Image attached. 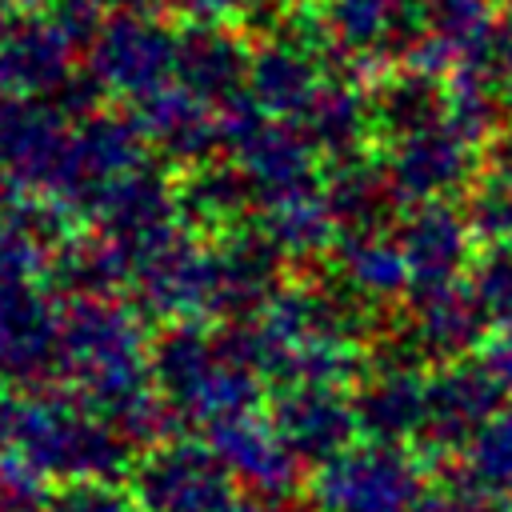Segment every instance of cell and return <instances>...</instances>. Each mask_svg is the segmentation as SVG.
Listing matches in <instances>:
<instances>
[{
    "label": "cell",
    "mask_w": 512,
    "mask_h": 512,
    "mask_svg": "<svg viewBox=\"0 0 512 512\" xmlns=\"http://www.w3.org/2000/svg\"><path fill=\"white\" fill-rule=\"evenodd\" d=\"M472 228L468 216H456L440 204H432L428 212H420L408 228V244H404V264L408 276L416 280V288H444L456 284V276L472 264Z\"/></svg>",
    "instance_id": "30bf717a"
},
{
    "label": "cell",
    "mask_w": 512,
    "mask_h": 512,
    "mask_svg": "<svg viewBox=\"0 0 512 512\" xmlns=\"http://www.w3.org/2000/svg\"><path fill=\"white\" fill-rule=\"evenodd\" d=\"M460 464L504 504H512V404H504L468 444Z\"/></svg>",
    "instance_id": "4fadbf2b"
},
{
    "label": "cell",
    "mask_w": 512,
    "mask_h": 512,
    "mask_svg": "<svg viewBox=\"0 0 512 512\" xmlns=\"http://www.w3.org/2000/svg\"><path fill=\"white\" fill-rule=\"evenodd\" d=\"M508 512H512V508H508Z\"/></svg>",
    "instance_id": "44dd1931"
},
{
    "label": "cell",
    "mask_w": 512,
    "mask_h": 512,
    "mask_svg": "<svg viewBox=\"0 0 512 512\" xmlns=\"http://www.w3.org/2000/svg\"><path fill=\"white\" fill-rule=\"evenodd\" d=\"M48 512H144V504L116 480H76L52 496Z\"/></svg>",
    "instance_id": "e0dca14e"
},
{
    "label": "cell",
    "mask_w": 512,
    "mask_h": 512,
    "mask_svg": "<svg viewBox=\"0 0 512 512\" xmlns=\"http://www.w3.org/2000/svg\"><path fill=\"white\" fill-rule=\"evenodd\" d=\"M256 368V344L208 348L200 340H172L156 356V392L164 396L172 420L212 428L236 412L256 408Z\"/></svg>",
    "instance_id": "3957f363"
},
{
    "label": "cell",
    "mask_w": 512,
    "mask_h": 512,
    "mask_svg": "<svg viewBox=\"0 0 512 512\" xmlns=\"http://www.w3.org/2000/svg\"><path fill=\"white\" fill-rule=\"evenodd\" d=\"M48 476L24 456L4 452L0 456V512H48Z\"/></svg>",
    "instance_id": "2e32d148"
},
{
    "label": "cell",
    "mask_w": 512,
    "mask_h": 512,
    "mask_svg": "<svg viewBox=\"0 0 512 512\" xmlns=\"http://www.w3.org/2000/svg\"><path fill=\"white\" fill-rule=\"evenodd\" d=\"M128 440L88 400L20 396L16 452H24L48 480H116L128 464Z\"/></svg>",
    "instance_id": "6da1fadb"
},
{
    "label": "cell",
    "mask_w": 512,
    "mask_h": 512,
    "mask_svg": "<svg viewBox=\"0 0 512 512\" xmlns=\"http://www.w3.org/2000/svg\"><path fill=\"white\" fill-rule=\"evenodd\" d=\"M464 216L480 248H512V164L488 160L476 172Z\"/></svg>",
    "instance_id": "7c38bea8"
},
{
    "label": "cell",
    "mask_w": 512,
    "mask_h": 512,
    "mask_svg": "<svg viewBox=\"0 0 512 512\" xmlns=\"http://www.w3.org/2000/svg\"><path fill=\"white\" fill-rule=\"evenodd\" d=\"M472 288L492 316V328L512 324V248H480L472 260Z\"/></svg>",
    "instance_id": "9a60e30c"
},
{
    "label": "cell",
    "mask_w": 512,
    "mask_h": 512,
    "mask_svg": "<svg viewBox=\"0 0 512 512\" xmlns=\"http://www.w3.org/2000/svg\"><path fill=\"white\" fill-rule=\"evenodd\" d=\"M132 492L140 496L144 512H268L264 500L244 496L212 444L192 440L152 444L136 468Z\"/></svg>",
    "instance_id": "277c9868"
},
{
    "label": "cell",
    "mask_w": 512,
    "mask_h": 512,
    "mask_svg": "<svg viewBox=\"0 0 512 512\" xmlns=\"http://www.w3.org/2000/svg\"><path fill=\"white\" fill-rule=\"evenodd\" d=\"M512 504H504L500 496H492L460 460L452 468H440L424 492L420 512H508Z\"/></svg>",
    "instance_id": "5bb4252c"
},
{
    "label": "cell",
    "mask_w": 512,
    "mask_h": 512,
    "mask_svg": "<svg viewBox=\"0 0 512 512\" xmlns=\"http://www.w3.org/2000/svg\"><path fill=\"white\" fill-rule=\"evenodd\" d=\"M424 404H428V376H420V360L404 352L384 368H376L368 384L356 392L360 432L368 440H388V444L420 440Z\"/></svg>",
    "instance_id": "9c48e42d"
},
{
    "label": "cell",
    "mask_w": 512,
    "mask_h": 512,
    "mask_svg": "<svg viewBox=\"0 0 512 512\" xmlns=\"http://www.w3.org/2000/svg\"><path fill=\"white\" fill-rule=\"evenodd\" d=\"M492 56L512 68V0H496V20H492Z\"/></svg>",
    "instance_id": "d6986e66"
},
{
    "label": "cell",
    "mask_w": 512,
    "mask_h": 512,
    "mask_svg": "<svg viewBox=\"0 0 512 512\" xmlns=\"http://www.w3.org/2000/svg\"><path fill=\"white\" fill-rule=\"evenodd\" d=\"M16 416H20V396L0 388V456L16 452Z\"/></svg>",
    "instance_id": "ffe728a7"
},
{
    "label": "cell",
    "mask_w": 512,
    "mask_h": 512,
    "mask_svg": "<svg viewBox=\"0 0 512 512\" xmlns=\"http://www.w3.org/2000/svg\"><path fill=\"white\" fill-rule=\"evenodd\" d=\"M268 420L276 424L284 444L312 464L344 452L360 432L356 396H348L340 384H284L272 400Z\"/></svg>",
    "instance_id": "52a82bcc"
},
{
    "label": "cell",
    "mask_w": 512,
    "mask_h": 512,
    "mask_svg": "<svg viewBox=\"0 0 512 512\" xmlns=\"http://www.w3.org/2000/svg\"><path fill=\"white\" fill-rule=\"evenodd\" d=\"M208 444L224 460V468L236 476V484L248 488L252 496H260V500H268V504L288 500L300 484V464L304 460L284 444V436L276 432L272 420L256 416V408L212 424Z\"/></svg>",
    "instance_id": "8992f818"
},
{
    "label": "cell",
    "mask_w": 512,
    "mask_h": 512,
    "mask_svg": "<svg viewBox=\"0 0 512 512\" xmlns=\"http://www.w3.org/2000/svg\"><path fill=\"white\" fill-rule=\"evenodd\" d=\"M492 332V316L484 312L472 284L424 288L408 328V352L424 364H456L480 352Z\"/></svg>",
    "instance_id": "ba28073f"
},
{
    "label": "cell",
    "mask_w": 512,
    "mask_h": 512,
    "mask_svg": "<svg viewBox=\"0 0 512 512\" xmlns=\"http://www.w3.org/2000/svg\"><path fill=\"white\" fill-rule=\"evenodd\" d=\"M504 396L508 392L488 376V368L476 356L440 364L436 376H428L420 444L432 456H464L476 432L504 408Z\"/></svg>",
    "instance_id": "5b68a950"
},
{
    "label": "cell",
    "mask_w": 512,
    "mask_h": 512,
    "mask_svg": "<svg viewBox=\"0 0 512 512\" xmlns=\"http://www.w3.org/2000/svg\"><path fill=\"white\" fill-rule=\"evenodd\" d=\"M432 472L408 444L360 440L316 464L308 496L316 512H420Z\"/></svg>",
    "instance_id": "7a4b0ae2"
},
{
    "label": "cell",
    "mask_w": 512,
    "mask_h": 512,
    "mask_svg": "<svg viewBox=\"0 0 512 512\" xmlns=\"http://www.w3.org/2000/svg\"><path fill=\"white\" fill-rule=\"evenodd\" d=\"M404 172H408V188L412 192H424V196L448 192V188L464 184L476 172V140L460 124L432 128L420 140H412Z\"/></svg>",
    "instance_id": "8fae6325"
},
{
    "label": "cell",
    "mask_w": 512,
    "mask_h": 512,
    "mask_svg": "<svg viewBox=\"0 0 512 512\" xmlns=\"http://www.w3.org/2000/svg\"><path fill=\"white\" fill-rule=\"evenodd\" d=\"M476 360L488 368V376L512 396V324L508 328H492L488 340L480 344Z\"/></svg>",
    "instance_id": "ac0fdd59"
}]
</instances>
